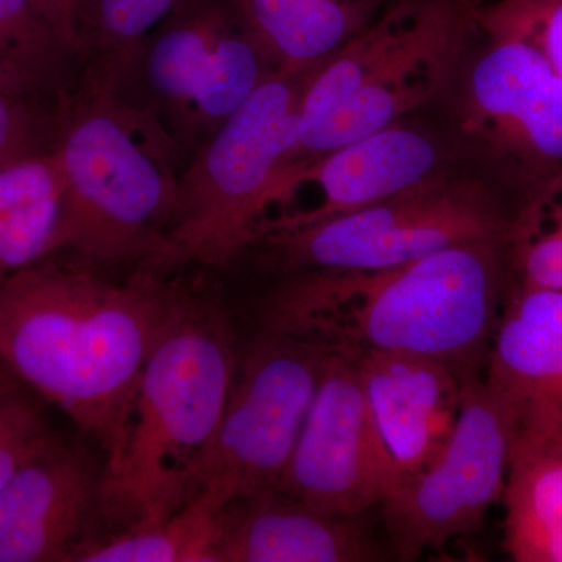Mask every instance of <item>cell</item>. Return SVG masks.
Listing matches in <instances>:
<instances>
[{
  "label": "cell",
  "mask_w": 562,
  "mask_h": 562,
  "mask_svg": "<svg viewBox=\"0 0 562 562\" xmlns=\"http://www.w3.org/2000/svg\"><path fill=\"white\" fill-rule=\"evenodd\" d=\"M154 269L110 272L55 254L0 280V357L116 469L140 372L181 283Z\"/></svg>",
  "instance_id": "cell-1"
},
{
  "label": "cell",
  "mask_w": 562,
  "mask_h": 562,
  "mask_svg": "<svg viewBox=\"0 0 562 562\" xmlns=\"http://www.w3.org/2000/svg\"><path fill=\"white\" fill-rule=\"evenodd\" d=\"M512 272L514 243L498 241L376 271L288 273L262 303L261 324L341 349L430 358L468 382L486 366Z\"/></svg>",
  "instance_id": "cell-2"
},
{
  "label": "cell",
  "mask_w": 562,
  "mask_h": 562,
  "mask_svg": "<svg viewBox=\"0 0 562 562\" xmlns=\"http://www.w3.org/2000/svg\"><path fill=\"white\" fill-rule=\"evenodd\" d=\"M238 362L220 295L181 284L140 372L124 452L105 475L103 520L116 532L161 522L194 498Z\"/></svg>",
  "instance_id": "cell-3"
},
{
  "label": "cell",
  "mask_w": 562,
  "mask_h": 562,
  "mask_svg": "<svg viewBox=\"0 0 562 562\" xmlns=\"http://www.w3.org/2000/svg\"><path fill=\"white\" fill-rule=\"evenodd\" d=\"M63 103L52 140L65 183L58 254L103 271H160L187 150L113 85L83 79Z\"/></svg>",
  "instance_id": "cell-4"
},
{
  "label": "cell",
  "mask_w": 562,
  "mask_h": 562,
  "mask_svg": "<svg viewBox=\"0 0 562 562\" xmlns=\"http://www.w3.org/2000/svg\"><path fill=\"white\" fill-rule=\"evenodd\" d=\"M486 0H392L303 79L286 165L384 131L435 99L480 33Z\"/></svg>",
  "instance_id": "cell-5"
},
{
  "label": "cell",
  "mask_w": 562,
  "mask_h": 562,
  "mask_svg": "<svg viewBox=\"0 0 562 562\" xmlns=\"http://www.w3.org/2000/svg\"><path fill=\"white\" fill-rule=\"evenodd\" d=\"M306 74L277 72L192 151L181 169L161 272L224 268L254 246L273 180L297 139Z\"/></svg>",
  "instance_id": "cell-6"
},
{
  "label": "cell",
  "mask_w": 562,
  "mask_h": 562,
  "mask_svg": "<svg viewBox=\"0 0 562 562\" xmlns=\"http://www.w3.org/2000/svg\"><path fill=\"white\" fill-rule=\"evenodd\" d=\"M516 216L483 181L442 169L346 216L265 233L250 249L283 276L376 271L464 244L514 243Z\"/></svg>",
  "instance_id": "cell-7"
},
{
  "label": "cell",
  "mask_w": 562,
  "mask_h": 562,
  "mask_svg": "<svg viewBox=\"0 0 562 562\" xmlns=\"http://www.w3.org/2000/svg\"><path fill=\"white\" fill-rule=\"evenodd\" d=\"M331 346L261 327L244 353L194 498L228 503L279 491Z\"/></svg>",
  "instance_id": "cell-8"
},
{
  "label": "cell",
  "mask_w": 562,
  "mask_h": 562,
  "mask_svg": "<svg viewBox=\"0 0 562 562\" xmlns=\"http://www.w3.org/2000/svg\"><path fill=\"white\" fill-rule=\"evenodd\" d=\"M276 74L228 0H190L147 36L121 81L139 79L132 105L192 154Z\"/></svg>",
  "instance_id": "cell-9"
},
{
  "label": "cell",
  "mask_w": 562,
  "mask_h": 562,
  "mask_svg": "<svg viewBox=\"0 0 562 562\" xmlns=\"http://www.w3.org/2000/svg\"><path fill=\"white\" fill-rule=\"evenodd\" d=\"M512 449V425L473 376L464 383L452 436L441 453L416 475L394 484L380 503L392 554L417 560L482 528L503 498Z\"/></svg>",
  "instance_id": "cell-10"
},
{
  "label": "cell",
  "mask_w": 562,
  "mask_h": 562,
  "mask_svg": "<svg viewBox=\"0 0 562 562\" xmlns=\"http://www.w3.org/2000/svg\"><path fill=\"white\" fill-rule=\"evenodd\" d=\"M484 38L462 95L461 131L520 192L522 209L562 173V80L527 43Z\"/></svg>",
  "instance_id": "cell-11"
},
{
  "label": "cell",
  "mask_w": 562,
  "mask_h": 562,
  "mask_svg": "<svg viewBox=\"0 0 562 562\" xmlns=\"http://www.w3.org/2000/svg\"><path fill=\"white\" fill-rule=\"evenodd\" d=\"M395 482L357 350L331 346L279 491L321 512L355 516L380 506Z\"/></svg>",
  "instance_id": "cell-12"
},
{
  "label": "cell",
  "mask_w": 562,
  "mask_h": 562,
  "mask_svg": "<svg viewBox=\"0 0 562 562\" xmlns=\"http://www.w3.org/2000/svg\"><path fill=\"white\" fill-rule=\"evenodd\" d=\"M442 160L441 146L428 133L401 121L321 157L292 162L273 180L258 236L366 209L442 171Z\"/></svg>",
  "instance_id": "cell-13"
},
{
  "label": "cell",
  "mask_w": 562,
  "mask_h": 562,
  "mask_svg": "<svg viewBox=\"0 0 562 562\" xmlns=\"http://www.w3.org/2000/svg\"><path fill=\"white\" fill-rule=\"evenodd\" d=\"M105 464L58 438L0 490V562H79L98 541Z\"/></svg>",
  "instance_id": "cell-14"
},
{
  "label": "cell",
  "mask_w": 562,
  "mask_h": 562,
  "mask_svg": "<svg viewBox=\"0 0 562 562\" xmlns=\"http://www.w3.org/2000/svg\"><path fill=\"white\" fill-rule=\"evenodd\" d=\"M513 439L562 443V291L514 284L486 360Z\"/></svg>",
  "instance_id": "cell-15"
},
{
  "label": "cell",
  "mask_w": 562,
  "mask_h": 562,
  "mask_svg": "<svg viewBox=\"0 0 562 562\" xmlns=\"http://www.w3.org/2000/svg\"><path fill=\"white\" fill-rule=\"evenodd\" d=\"M357 353L369 405L401 482L424 471L446 447L465 382L430 358L383 350Z\"/></svg>",
  "instance_id": "cell-16"
},
{
  "label": "cell",
  "mask_w": 562,
  "mask_h": 562,
  "mask_svg": "<svg viewBox=\"0 0 562 562\" xmlns=\"http://www.w3.org/2000/svg\"><path fill=\"white\" fill-rule=\"evenodd\" d=\"M217 562L383 560L362 514L313 508L281 491L228 503L221 513Z\"/></svg>",
  "instance_id": "cell-17"
},
{
  "label": "cell",
  "mask_w": 562,
  "mask_h": 562,
  "mask_svg": "<svg viewBox=\"0 0 562 562\" xmlns=\"http://www.w3.org/2000/svg\"><path fill=\"white\" fill-rule=\"evenodd\" d=\"M277 72L303 76L346 46L387 0H228Z\"/></svg>",
  "instance_id": "cell-18"
},
{
  "label": "cell",
  "mask_w": 562,
  "mask_h": 562,
  "mask_svg": "<svg viewBox=\"0 0 562 562\" xmlns=\"http://www.w3.org/2000/svg\"><path fill=\"white\" fill-rule=\"evenodd\" d=\"M65 183L54 151L0 168V280L60 250Z\"/></svg>",
  "instance_id": "cell-19"
},
{
  "label": "cell",
  "mask_w": 562,
  "mask_h": 562,
  "mask_svg": "<svg viewBox=\"0 0 562 562\" xmlns=\"http://www.w3.org/2000/svg\"><path fill=\"white\" fill-rule=\"evenodd\" d=\"M503 501L516 562H562V443L513 439Z\"/></svg>",
  "instance_id": "cell-20"
},
{
  "label": "cell",
  "mask_w": 562,
  "mask_h": 562,
  "mask_svg": "<svg viewBox=\"0 0 562 562\" xmlns=\"http://www.w3.org/2000/svg\"><path fill=\"white\" fill-rule=\"evenodd\" d=\"M221 513L192 498L161 522L102 536L79 562H217Z\"/></svg>",
  "instance_id": "cell-21"
},
{
  "label": "cell",
  "mask_w": 562,
  "mask_h": 562,
  "mask_svg": "<svg viewBox=\"0 0 562 562\" xmlns=\"http://www.w3.org/2000/svg\"><path fill=\"white\" fill-rule=\"evenodd\" d=\"M79 55L36 0H0V70L25 91H58Z\"/></svg>",
  "instance_id": "cell-22"
},
{
  "label": "cell",
  "mask_w": 562,
  "mask_h": 562,
  "mask_svg": "<svg viewBox=\"0 0 562 562\" xmlns=\"http://www.w3.org/2000/svg\"><path fill=\"white\" fill-rule=\"evenodd\" d=\"M190 0H94L81 40L83 79L117 83L132 68L144 41Z\"/></svg>",
  "instance_id": "cell-23"
},
{
  "label": "cell",
  "mask_w": 562,
  "mask_h": 562,
  "mask_svg": "<svg viewBox=\"0 0 562 562\" xmlns=\"http://www.w3.org/2000/svg\"><path fill=\"white\" fill-rule=\"evenodd\" d=\"M46 405L10 371L0 376V490L25 462L60 438Z\"/></svg>",
  "instance_id": "cell-24"
},
{
  "label": "cell",
  "mask_w": 562,
  "mask_h": 562,
  "mask_svg": "<svg viewBox=\"0 0 562 562\" xmlns=\"http://www.w3.org/2000/svg\"><path fill=\"white\" fill-rule=\"evenodd\" d=\"M479 24L483 35L527 43L562 80V0H486Z\"/></svg>",
  "instance_id": "cell-25"
},
{
  "label": "cell",
  "mask_w": 562,
  "mask_h": 562,
  "mask_svg": "<svg viewBox=\"0 0 562 562\" xmlns=\"http://www.w3.org/2000/svg\"><path fill=\"white\" fill-rule=\"evenodd\" d=\"M35 98L21 92H0V168L50 150L55 117L47 121L33 105Z\"/></svg>",
  "instance_id": "cell-26"
},
{
  "label": "cell",
  "mask_w": 562,
  "mask_h": 562,
  "mask_svg": "<svg viewBox=\"0 0 562 562\" xmlns=\"http://www.w3.org/2000/svg\"><path fill=\"white\" fill-rule=\"evenodd\" d=\"M79 55L94 0H36Z\"/></svg>",
  "instance_id": "cell-27"
},
{
  "label": "cell",
  "mask_w": 562,
  "mask_h": 562,
  "mask_svg": "<svg viewBox=\"0 0 562 562\" xmlns=\"http://www.w3.org/2000/svg\"><path fill=\"white\" fill-rule=\"evenodd\" d=\"M524 206L539 221L547 222L562 232V173L554 177Z\"/></svg>",
  "instance_id": "cell-28"
},
{
  "label": "cell",
  "mask_w": 562,
  "mask_h": 562,
  "mask_svg": "<svg viewBox=\"0 0 562 562\" xmlns=\"http://www.w3.org/2000/svg\"><path fill=\"white\" fill-rule=\"evenodd\" d=\"M0 92H21V94H32V92L25 91L21 85H18L16 81L11 80L9 76L0 70Z\"/></svg>",
  "instance_id": "cell-29"
},
{
  "label": "cell",
  "mask_w": 562,
  "mask_h": 562,
  "mask_svg": "<svg viewBox=\"0 0 562 562\" xmlns=\"http://www.w3.org/2000/svg\"><path fill=\"white\" fill-rule=\"evenodd\" d=\"M7 371H9V369H7L5 362H3L2 357H0V376Z\"/></svg>",
  "instance_id": "cell-30"
}]
</instances>
